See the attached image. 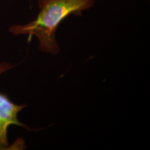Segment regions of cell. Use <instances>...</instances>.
Returning a JSON list of instances; mask_svg holds the SVG:
<instances>
[{
  "instance_id": "obj_1",
  "label": "cell",
  "mask_w": 150,
  "mask_h": 150,
  "mask_svg": "<svg viewBox=\"0 0 150 150\" xmlns=\"http://www.w3.org/2000/svg\"><path fill=\"white\" fill-rule=\"evenodd\" d=\"M96 0H38L39 13L31 22L14 25L9 31L14 35H27L29 40L36 36L41 51L52 54L59 52L56 31L59 24L71 15H80L91 8Z\"/></svg>"
},
{
  "instance_id": "obj_2",
  "label": "cell",
  "mask_w": 150,
  "mask_h": 150,
  "mask_svg": "<svg viewBox=\"0 0 150 150\" xmlns=\"http://www.w3.org/2000/svg\"><path fill=\"white\" fill-rule=\"evenodd\" d=\"M13 66L5 62H0V75L12 69ZM27 105H18L11 102L5 94L0 93V150L8 148L7 130L9 126L15 125L28 129L18 120V114Z\"/></svg>"
}]
</instances>
